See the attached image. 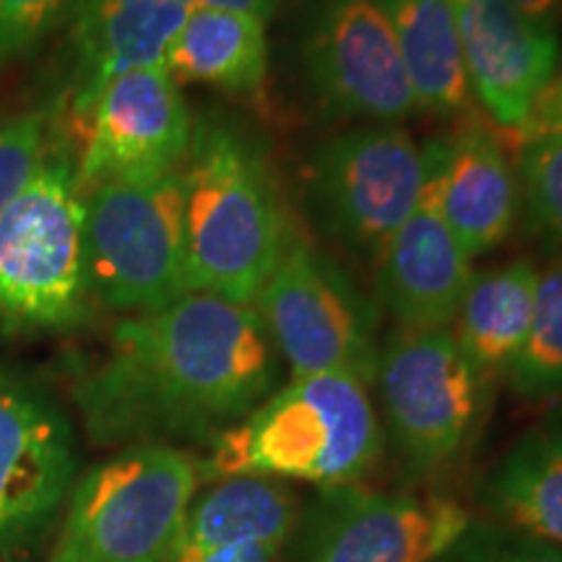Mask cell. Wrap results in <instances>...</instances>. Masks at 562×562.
<instances>
[{
    "instance_id": "cell-1",
    "label": "cell",
    "mask_w": 562,
    "mask_h": 562,
    "mask_svg": "<svg viewBox=\"0 0 562 562\" xmlns=\"http://www.w3.org/2000/svg\"><path fill=\"white\" fill-rule=\"evenodd\" d=\"M279 372L252 305L191 292L125 315L70 396L102 448L209 446L277 391Z\"/></svg>"
},
{
    "instance_id": "cell-2",
    "label": "cell",
    "mask_w": 562,
    "mask_h": 562,
    "mask_svg": "<svg viewBox=\"0 0 562 562\" xmlns=\"http://www.w3.org/2000/svg\"><path fill=\"white\" fill-rule=\"evenodd\" d=\"M180 180L191 292L252 305L292 235L263 154L235 125L201 121Z\"/></svg>"
},
{
    "instance_id": "cell-3",
    "label": "cell",
    "mask_w": 562,
    "mask_h": 562,
    "mask_svg": "<svg viewBox=\"0 0 562 562\" xmlns=\"http://www.w3.org/2000/svg\"><path fill=\"white\" fill-rule=\"evenodd\" d=\"M383 451L370 385L339 372L290 378L220 438L201 461L203 482L269 476L318 490L362 484Z\"/></svg>"
},
{
    "instance_id": "cell-4",
    "label": "cell",
    "mask_w": 562,
    "mask_h": 562,
    "mask_svg": "<svg viewBox=\"0 0 562 562\" xmlns=\"http://www.w3.org/2000/svg\"><path fill=\"white\" fill-rule=\"evenodd\" d=\"M83 191L60 140L0 211V331L55 334L91 318Z\"/></svg>"
},
{
    "instance_id": "cell-5",
    "label": "cell",
    "mask_w": 562,
    "mask_h": 562,
    "mask_svg": "<svg viewBox=\"0 0 562 562\" xmlns=\"http://www.w3.org/2000/svg\"><path fill=\"white\" fill-rule=\"evenodd\" d=\"M203 484L175 446H133L79 476L50 562H159Z\"/></svg>"
},
{
    "instance_id": "cell-6",
    "label": "cell",
    "mask_w": 562,
    "mask_h": 562,
    "mask_svg": "<svg viewBox=\"0 0 562 562\" xmlns=\"http://www.w3.org/2000/svg\"><path fill=\"white\" fill-rule=\"evenodd\" d=\"M83 245L97 305L136 315L191 294L182 240V180H108L83 191Z\"/></svg>"
},
{
    "instance_id": "cell-7",
    "label": "cell",
    "mask_w": 562,
    "mask_h": 562,
    "mask_svg": "<svg viewBox=\"0 0 562 562\" xmlns=\"http://www.w3.org/2000/svg\"><path fill=\"white\" fill-rule=\"evenodd\" d=\"M252 311L292 378L339 372L372 389L383 344L378 305L294 229Z\"/></svg>"
},
{
    "instance_id": "cell-8",
    "label": "cell",
    "mask_w": 562,
    "mask_h": 562,
    "mask_svg": "<svg viewBox=\"0 0 562 562\" xmlns=\"http://www.w3.org/2000/svg\"><path fill=\"white\" fill-rule=\"evenodd\" d=\"M372 385L393 451L417 476L440 472L467 451L492 389L451 328L402 326L383 339Z\"/></svg>"
},
{
    "instance_id": "cell-9",
    "label": "cell",
    "mask_w": 562,
    "mask_h": 562,
    "mask_svg": "<svg viewBox=\"0 0 562 562\" xmlns=\"http://www.w3.org/2000/svg\"><path fill=\"white\" fill-rule=\"evenodd\" d=\"M425 178V146L402 125L368 123L318 146L307 167V201L334 240L375 258L417 206Z\"/></svg>"
},
{
    "instance_id": "cell-10",
    "label": "cell",
    "mask_w": 562,
    "mask_h": 562,
    "mask_svg": "<svg viewBox=\"0 0 562 562\" xmlns=\"http://www.w3.org/2000/svg\"><path fill=\"white\" fill-rule=\"evenodd\" d=\"M472 516L440 495L321 490L300 513L292 562H432Z\"/></svg>"
},
{
    "instance_id": "cell-11",
    "label": "cell",
    "mask_w": 562,
    "mask_h": 562,
    "mask_svg": "<svg viewBox=\"0 0 562 562\" xmlns=\"http://www.w3.org/2000/svg\"><path fill=\"white\" fill-rule=\"evenodd\" d=\"M79 480L68 414L50 391L0 364V552L50 529Z\"/></svg>"
},
{
    "instance_id": "cell-12",
    "label": "cell",
    "mask_w": 562,
    "mask_h": 562,
    "mask_svg": "<svg viewBox=\"0 0 562 562\" xmlns=\"http://www.w3.org/2000/svg\"><path fill=\"white\" fill-rule=\"evenodd\" d=\"M302 68L313 94L339 115L398 123L419 110L378 0H321L302 42Z\"/></svg>"
},
{
    "instance_id": "cell-13",
    "label": "cell",
    "mask_w": 562,
    "mask_h": 562,
    "mask_svg": "<svg viewBox=\"0 0 562 562\" xmlns=\"http://www.w3.org/2000/svg\"><path fill=\"white\" fill-rule=\"evenodd\" d=\"M193 117L167 68L125 74L102 91L76 136L81 191L108 180L159 178L178 170L193 138Z\"/></svg>"
},
{
    "instance_id": "cell-14",
    "label": "cell",
    "mask_w": 562,
    "mask_h": 562,
    "mask_svg": "<svg viewBox=\"0 0 562 562\" xmlns=\"http://www.w3.org/2000/svg\"><path fill=\"white\" fill-rule=\"evenodd\" d=\"M472 261L442 216L427 167L417 206L375 256L378 305L402 328H451L474 279Z\"/></svg>"
},
{
    "instance_id": "cell-15",
    "label": "cell",
    "mask_w": 562,
    "mask_h": 562,
    "mask_svg": "<svg viewBox=\"0 0 562 562\" xmlns=\"http://www.w3.org/2000/svg\"><path fill=\"white\" fill-rule=\"evenodd\" d=\"M472 97L490 121L516 133L554 76L558 40L510 0H451Z\"/></svg>"
},
{
    "instance_id": "cell-16",
    "label": "cell",
    "mask_w": 562,
    "mask_h": 562,
    "mask_svg": "<svg viewBox=\"0 0 562 562\" xmlns=\"http://www.w3.org/2000/svg\"><path fill=\"white\" fill-rule=\"evenodd\" d=\"M193 0H128L87 24L66 30V89L55 117L74 133L112 81L144 68H165ZM58 121V123H60Z\"/></svg>"
},
{
    "instance_id": "cell-17",
    "label": "cell",
    "mask_w": 562,
    "mask_h": 562,
    "mask_svg": "<svg viewBox=\"0 0 562 562\" xmlns=\"http://www.w3.org/2000/svg\"><path fill=\"white\" fill-rule=\"evenodd\" d=\"M435 199L472 258L505 243L518 220L516 167L501 140L480 125L425 144Z\"/></svg>"
},
{
    "instance_id": "cell-18",
    "label": "cell",
    "mask_w": 562,
    "mask_h": 562,
    "mask_svg": "<svg viewBox=\"0 0 562 562\" xmlns=\"http://www.w3.org/2000/svg\"><path fill=\"white\" fill-rule=\"evenodd\" d=\"M480 501L492 521L562 547V412L513 442L484 476Z\"/></svg>"
},
{
    "instance_id": "cell-19",
    "label": "cell",
    "mask_w": 562,
    "mask_h": 562,
    "mask_svg": "<svg viewBox=\"0 0 562 562\" xmlns=\"http://www.w3.org/2000/svg\"><path fill=\"white\" fill-rule=\"evenodd\" d=\"M165 68L178 83H203L237 97L261 94L269 79L266 21L193 5L167 53Z\"/></svg>"
},
{
    "instance_id": "cell-20",
    "label": "cell",
    "mask_w": 562,
    "mask_h": 562,
    "mask_svg": "<svg viewBox=\"0 0 562 562\" xmlns=\"http://www.w3.org/2000/svg\"><path fill=\"white\" fill-rule=\"evenodd\" d=\"M539 271L526 258L474 273L463 302L451 323V334L463 355L490 385L505 381L533 318Z\"/></svg>"
},
{
    "instance_id": "cell-21",
    "label": "cell",
    "mask_w": 562,
    "mask_h": 562,
    "mask_svg": "<svg viewBox=\"0 0 562 562\" xmlns=\"http://www.w3.org/2000/svg\"><path fill=\"white\" fill-rule=\"evenodd\" d=\"M302 505L286 482L269 476H227L199 490L180 542L199 547L266 544L286 550L297 531Z\"/></svg>"
},
{
    "instance_id": "cell-22",
    "label": "cell",
    "mask_w": 562,
    "mask_h": 562,
    "mask_svg": "<svg viewBox=\"0 0 562 562\" xmlns=\"http://www.w3.org/2000/svg\"><path fill=\"white\" fill-rule=\"evenodd\" d=\"M419 110L451 115L472 100L451 0H378Z\"/></svg>"
},
{
    "instance_id": "cell-23",
    "label": "cell",
    "mask_w": 562,
    "mask_h": 562,
    "mask_svg": "<svg viewBox=\"0 0 562 562\" xmlns=\"http://www.w3.org/2000/svg\"><path fill=\"white\" fill-rule=\"evenodd\" d=\"M505 381L529 402L562 393V258L539 273L529 336Z\"/></svg>"
},
{
    "instance_id": "cell-24",
    "label": "cell",
    "mask_w": 562,
    "mask_h": 562,
    "mask_svg": "<svg viewBox=\"0 0 562 562\" xmlns=\"http://www.w3.org/2000/svg\"><path fill=\"white\" fill-rule=\"evenodd\" d=\"M55 108L16 112L0 117V211L30 186V180L50 157L55 136Z\"/></svg>"
},
{
    "instance_id": "cell-25",
    "label": "cell",
    "mask_w": 562,
    "mask_h": 562,
    "mask_svg": "<svg viewBox=\"0 0 562 562\" xmlns=\"http://www.w3.org/2000/svg\"><path fill=\"white\" fill-rule=\"evenodd\" d=\"M513 167L531 227L562 243V138L521 140Z\"/></svg>"
},
{
    "instance_id": "cell-26",
    "label": "cell",
    "mask_w": 562,
    "mask_h": 562,
    "mask_svg": "<svg viewBox=\"0 0 562 562\" xmlns=\"http://www.w3.org/2000/svg\"><path fill=\"white\" fill-rule=\"evenodd\" d=\"M432 562H562V547L510 526L469 521L459 537Z\"/></svg>"
},
{
    "instance_id": "cell-27",
    "label": "cell",
    "mask_w": 562,
    "mask_h": 562,
    "mask_svg": "<svg viewBox=\"0 0 562 562\" xmlns=\"http://www.w3.org/2000/svg\"><path fill=\"white\" fill-rule=\"evenodd\" d=\"M74 0H0V70L37 50L60 30Z\"/></svg>"
},
{
    "instance_id": "cell-28",
    "label": "cell",
    "mask_w": 562,
    "mask_h": 562,
    "mask_svg": "<svg viewBox=\"0 0 562 562\" xmlns=\"http://www.w3.org/2000/svg\"><path fill=\"white\" fill-rule=\"evenodd\" d=\"M516 136L518 144L537 138H562V74H554L539 89Z\"/></svg>"
},
{
    "instance_id": "cell-29",
    "label": "cell",
    "mask_w": 562,
    "mask_h": 562,
    "mask_svg": "<svg viewBox=\"0 0 562 562\" xmlns=\"http://www.w3.org/2000/svg\"><path fill=\"white\" fill-rule=\"evenodd\" d=\"M281 554H284L281 547H199L175 539L159 562H279Z\"/></svg>"
},
{
    "instance_id": "cell-30",
    "label": "cell",
    "mask_w": 562,
    "mask_h": 562,
    "mask_svg": "<svg viewBox=\"0 0 562 562\" xmlns=\"http://www.w3.org/2000/svg\"><path fill=\"white\" fill-rule=\"evenodd\" d=\"M123 3H128V0H74L60 30L66 32V30H74V26L87 24V21L102 16V13H108L110 9H115V5H123Z\"/></svg>"
},
{
    "instance_id": "cell-31",
    "label": "cell",
    "mask_w": 562,
    "mask_h": 562,
    "mask_svg": "<svg viewBox=\"0 0 562 562\" xmlns=\"http://www.w3.org/2000/svg\"><path fill=\"white\" fill-rule=\"evenodd\" d=\"M193 3L209 5V9L248 13V16H256L263 21H269L273 9H277V0H193Z\"/></svg>"
},
{
    "instance_id": "cell-32",
    "label": "cell",
    "mask_w": 562,
    "mask_h": 562,
    "mask_svg": "<svg viewBox=\"0 0 562 562\" xmlns=\"http://www.w3.org/2000/svg\"><path fill=\"white\" fill-rule=\"evenodd\" d=\"M510 3L516 5L526 19H531L533 24L544 26V30L550 32L562 9V0H510Z\"/></svg>"
}]
</instances>
